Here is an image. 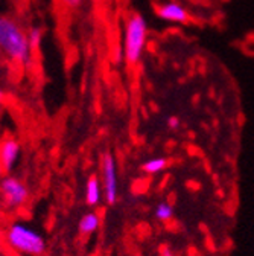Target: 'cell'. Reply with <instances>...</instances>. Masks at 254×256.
Here are the masks:
<instances>
[{"instance_id":"7a4b0ae2","label":"cell","mask_w":254,"mask_h":256,"mask_svg":"<svg viewBox=\"0 0 254 256\" xmlns=\"http://www.w3.org/2000/svg\"><path fill=\"white\" fill-rule=\"evenodd\" d=\"M6 240L12 248L29 256H41L47 250V244L43 235L23 222L11 224L6 232Z\"/></svg>"},{"instance_id":"8992f818","label":"cell","mask_w":254,"mask_h":256,"mask_svg":"<svg viewBox=\"0 0 254 256\" xmlns=\"http://www.w3.org/2000/svg\"><path fill=\"white\" fill-rule=\"evenodd\" d=\"M20 144L15 139L8 138L0 142V165L3 168V172H9L14 170L20 157Z\"/></svg>"},{"instance_id":"7c38bea8","label":"cell","mask_w":254,"mask_h":256,"mask_svg":"<svg viewBox=\"0 0 254 256\" xmlns=\"http://www.w3.org/2000/svg\"><path fill=\"white\" fill-rule=\"evenodd\" d=\"M155 216L160 221H169L174 216V209L169 203H160L155 209Z\"/></svg>"},{"instance_id":"e0dca14e","label":"cell","mask_w":254,"mask_h":256,"mask_svg":"<svg viewBox=\"0 0 254 256\" xmlns=\"http://www.w3.org/2000/svg\"><path fill=\"white\" fill-rule=\"evenodd\" d=\"M2 172H3V168H2V165H0V176H2Z\"/></svg>"},{"instance_id":"4fadbf2b","label":"cell","mask_w":254,"mask_h":256,"mask_svg":"<svg viewBox=\"0 0 254 256\" xmlns=\"http://www.w3.org/2000/svg\"><path fill=\"white\" fill-rule=\"evenodd\" d=\"M58 2L66 10H78L82 5L84 0H58Z\"/></svg>"},{"instance_id":"ba28073f","label":"cell","mask_w":254,"mask_h":256,"mask_svg":"<svg viewBox=\"0 0 254 256\" xmlns=\"http://www.w3.org/2000/svg\"><path fill=\"white\" fill-rule=\"evenodd\" d=\"M104 198L101 178L98 176H90L85 182V203L93 208L98 206Z\"/></svg>"},{"instance_id":"2e32d148","label":"cell","mask_w":254,"mask_h":256,"mask_svg":"<svg viewBox=\"0 0 254 256\" xmlns=\"http://www.w3.org/2000/svg\"><path fill=\"white\" fill-rule=\"evenodd\" d=\"M3 98H5V93H3L2 88H0V101H3Z\"/></svg>"},{"instance_id":"5b68a950","label":"cell","mask_w":254,"mask_h":256,"mask_svg":"<svg viewBox=\"0 0 254 256\" xmlns=\"http://www.w3.org/2000/svg\"><path fill=\"white\" fill-rule=\"evenodd\" d=\"M0 194L8 208L18 209L26 204L29 198V189L20 178L8 176L0 182Z\"/></svg>"},{"instance_id":"30bf717a","label":"cell","mask_w":254,"mask_h":256,"mask_svg":"<svg viewBox=\"0 0 254 256\" xmlns=\"http://www.w3.org/2000/svg\"><path fill=\"white\" fill-rule=\"evenodd\" d=\"M169 166V160L165 158V157H158V158H151L148 160L146 164H143V171L146 174H157L163 170H166Z\"/></svg>"},{"instance_id":"9c48e42d","label":"cell","mask_w":254,"mask_h":256,"mask_svg":"<svg viewBox=\"0 0 254 256\" xmlns=\"http://www.w3.org/2000/svg\"><path fill=\"white\" fill-rule=\"evenodd\" d=\"M101 226V218L96 212H87L81 216L78 229L81 235H91Z\"/></svg>"},{"instance_id":"9a60e30c","label":"cell","mask_w":254,"mask_h":256,"mask_svg":"<svg viewBox=\"0 0 254 256\" xmlns=\"http://www.w3.org/2000/svg\"><path fill=\"white\" fill-rule=\"evenodd\" d=\"M160 253H162V256H172V252H171V248L169 247H162V250H160Z\"/></svg>"},{"instance_id":"277c9868","label":"cell","mask_w":254,"mask_h":256,"mask_svg":"<svg viewBox=\"0 0 254 256\" xmlns=\"http://www.w3.org/2000/svg\"><path fill=\"white\" fill-rule=\"evenodd\" d=\"M101 184L107 204L117 202V166L113 152H104L101 158Z\"/></svg>"},{"instance_id":"3957f363","label":"cell","mask_w":254,"mask_h":256,"mask_svg":"<svg viewBox=\"0 0 254 256\" xmlns=\"http://www.w3.org/2000/svg\"><path fill=\"white\" fill-rule=\"evenodd\" d=\"M148 40V24L143 16L131 14L125 24V42L123 55L128 64H137L143 55L145 44Z\"/></svg>"},{"instance_id":"5bb4252c","label":"cell","mask_w":254,"mask_h":256,"mask_svg":"<svg viewBox=\"0 0 254 256\" xmlns=\"http://www.w3.org/2000/svg\"><path fill=\"white\" fill-rule=\"evenodd\" d=\"M168 126H169V128H172V130H177V128L180 126V119H178V118H175V116L169 118V119H168Z\"/></svg>"},{"instance_id":"6da1fadb","label":"cell","mask_w":254,"mask_h":256,"mask_svg":"<svg viewBox=\"0 0 254 256\" xmlns=\"http://www.w3.org/2000/svg\"><path fill=\"white\" fill-rule=\"evenodd\" d=\"M0 50L21 66H27L32 60L26 32L14 18L6 16H0Z\"/></svg>"},{"instance_id":"8fae6325","label":"cell","mask_w":254,"mask_h":256,"mask_svg":"<svg viewBox=\"0 0 254 256\" xmlns=\"http://www.w3.org/2000/svg\"><path fill=\"white\" fill-rule=\"evenodd\" d=\"M26 36H27V42H29V46L30 49L37 50L40 48V43H41V38H43V34H41V29L40 28H30L27 32H26Z\"/></svg>"},{"instance_id":"52a82bcc","label":"cell","mask_w":254,"mask_h":256,"mask_svg":"<svg viewBox=\"0 0 254 256\" xmlns=\"http://www.w3.org/2000/svg\"><path fill=\"white\" fill-rule=\"evenodd\" d=\"M157 16L160 17L162 20L165 22H169V23H180V24H184L189 22V12L184 6L178 5V4H174V2H168V4H163L157 8Z\"/></svg>"}]
</instances>
